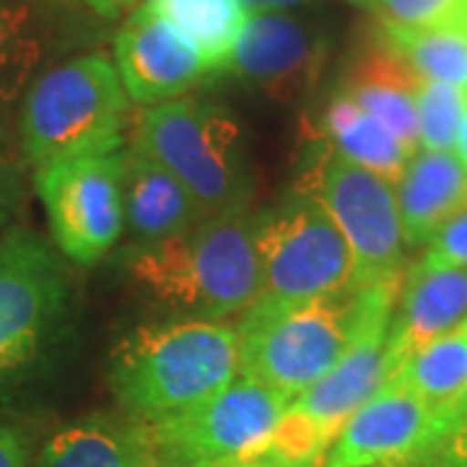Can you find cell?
I'll return each mask as SVG.
<instances>
[{"instance_id": "12", "label": "cell", "mask_w": 467, "mask_h": 467, "mask_svg": "<svg viewBox=\"0 0 467 467\" xmlns=\"http://www.w3.org/2000/svg\"><path fill=\"white\" fill-rule=\"evenodd\" d=\"M436 450L434 408L384 382L348 418L319 467H426Z\"/></svg>"}, {"instance_id": "22", "label": "cell", "mask_w": 467, "mask_h": 467, "mask_svg": "<svg viewBox=\"0 0 467 467\" xmlns=\"http://www.w3.org/2000/svg\"><path fill=\"white\" fill-rule=\"evenodd\" d=\"M467 379V317L413 353L387 382L410 389L436 416L450 405Z\"/></svg>"}, {"instance_id": "27", "label": "cell", "mask_w": 467, "mask_h": 467, "mask_svg": "<svg viewBox=\"0 0 467 467\" xmlns=\"http://www.w3.org/2000/svg\"><path fill=\"white\" fill-rule=\"evenodd\" d=\"M418 267H467V208L444 223L429 250L416 263Z\"/></svg>"}, {"instance_id": "17", "label": "cell", "mask_w": 467, "mask_h": 467, "mask_svg": "<svg viewBox=\"0 0 467 467\" xmlns=\"http://www.w3.org/2000/svg\"><path fill=\"white\" fill-rule=\"evenodd\" d=\"M208 218L169 169L125 146V229L133 247H149Z\"/></svg>"}, {"instance_id": "21", "label": "cell", "mask_w": 467, "mask_h": 467, "mask_svg": "<svg viewBox=\"0 0 467 467\" xmlns=\"http://www.w3.org/2000/svg\"><path fill=\"white\" fill-rule=\"evenodd\" d=\"M143 8L171 24L201 52L211 73H226L252 11L242 0H146Z\"/></svg>"}, {"instance_id": "18", "label": "cell", "mask_w": 467, "mask_h": 467, "mask_svg": "<svg viewBox=\"0 0 467 467\" xmlns=\"http://www.w3.org/2000/svg\"><path fill=\"white\" fill-rule=\"evenodd\" d=\"M395 195L405 244H429L444 223L467 208V171L454 150H418Z\"/></svg>"}, {"instance_id": "32", "label": "cell", "mask_w": 467, "mask_h": 467, "mask_svg": "<svg viewBox=\"0 0 467 467\" xmlns=\"http://www.w3.org/2000/svg\"><path fill=\"white\" fill-rule=\"evenodd\" d=\"M250 11H285V8H296V5H306V3H315V0H242Z\"/></svg>"}, {"instance_id": "20", "label": "cell", "mask_w": 467, "mask_h": 467, "mask_svg": "<svg viewBox=\"0 0 467 467\" xmlns=\"http://www.w3.org/2000/svg\"><path fill=\"white\" fill-rule=\"evenodd\" d=\"M322 138L350 164L374 171L384 182L398 184L408 161L416 156L402 146L379 119L364 112L343 88H337L322 109Z\"/></svg>"}, {"instance_id": "3", "label": "cell", "mask_w": 467, "mask_h": 467, "mask_svg": "<svg viewBox=\"0 0 467 467\" xmlns=\"http://www.w3.org/2000/svg\"><path fill=\"white\" fill-rule=\"evenodd\" d=\"M356 291L315 299L260 294L242 312L239 377L265 384L288 405L335 367L356 319Z\"/></svg>"}, {"instance_id": "11", "label": "cell", "mask_w": 467, "mask_h": 467, "mask_svg": "<svg viewBox=\"0 0 467 467\" xmlns=\"http://www.w3.org/2000/svg\"><path fill=\"white\" fill-rule=\"evenodd\" d=\"M402 275L356 291V319L335 367L288 408L304 416L333 447L348 418L384 384V356Z\"/></svg>"}, {"instance_id": "31", "label": "cell", "mask_w": 467, "mask_h": 467, "mask_svg": "<svg viewBox=\"0 0 467 467\" xmlns=\"http://www.w3.org/2000/svg\"><path fill=\"white\" fill-rule=\"evenodd\" d=\"M426 467H467V423L441 444Z\"/></svg>"}, {"instance_id": "16", "label": "cell", "mask_w": 467, "mask_h": 467, "mask_svg": "<svg viewBox=\"0 0 467 467\" xmlns=\"http://www.w3.org/2000/svg\"><path fill=\"white\" fill-rule=\"evenodd\" d=\"M420 76L374 34V42L350 63L340 88L364 112L379 119L408 150L418 153L416 97Z\"/></svg>"}, {"instance_id": "6", "label": "cell", "mask_w": 467, "mask_h": 467, "mask_svg": "<svg viewBox=\"0 0 467 467\" xmlns=\"http://www.w3.org/2000/svg\"><path fill=\"white\" fill-rule=\"evenodd\" d=\"M288 402L236 377L223 392L180 416L140 420L156 467H234L265 457Z\"/></svg>"}, {"instance_id": "4", "label": "cell", "mask_w": 467, "mask_h": 467, "mask_svg": "<svg viewBox=\"0 0 467 467\" xmlns=\"http://www.w3.org/2000/svg\"><path fill=\"white\" fill-rule=\"evenodd\" d=\"M133 146L169 169L205 216L247 208L252 182L242 128L216 101L180 97L146 107Z\"/></svg>"}, {"instance_id": "8", "label": "cell", "mask_w": 467, "mask_h": 467, "mask_svg": "<svg viewBox=\"0 0 467 467\" xmlns=\"http://www.w3.org/2000/svg\"><path fill=\"white\" fill-rule=\"evenodd\" d=\"M263 294L315 299L353 291V257L333 216L306 192H294L254 218Z\"/></svg>"}, {"instance_id": "26", "label": "cell", "mask_w": 467, "mask_h": 467, "mask_svg": "<svg viewBox=\"0 0 467 467\" xmlns=\"http://www.w3.org/2000/svg\"><path fill=\"white\" fill-rule=\"evenodd\" d=\"M382 18V24L431 29L467 26V0H348Z\"/></svg>"}, {"instance_id": "14", "label": "cell", "mask_w": 467, "mask_h": 467, "mask_svg": "<svg viewBox=\"0 0 467 467\" xmlns=\"http://www.w3.org/2000/svg\"><path fill=\"white\" fill-rule=\"evenodd\" d=\"M115 67L128 97L143 107L180 99L211 76L201 52L143 5L117 34Z\"/></svg>"}, {"instance_id": "30", "label": "cell", "mask_w": 467, "mask_h": 467, "mask_svg": "<svg viewBox=\"0 0 467 467\" xmlns=\"http://www.w3.org/2000/svg\"><path fill=\"white\" fill-rule=\"evenodd\" d=\"M29 447L24 434L14 426L0 423V467H26Z\"/></svg>"}, {"instance_id": "29", "label": "cell", "mask_w": 467, "mask_h": 467, "mask_svg": "<svg viewBox=\"0 0 467 467\" xmlns=\"http://www.w3.org/2000/svg\"><path fill=\"white\" fill-rule=\"evenodd\" d=\"M467 423V379L462 384V389L457 392V398L436 416V447L441 450V444L457 434ZM436 450V451H439Z\"/></svg>"}, {"instance_id": "5", "label": "cell", "mask_w": 467, "mask_h": 467, "mask_svg": "<svg viewBox=\"0 0 467 467\" xmlns=\"http://www.w3.org/2000/svg\"><path fill=\"white\" fill-rule=\"evenodd\" d=\"M130 97L107 55H81L45 70L21 104L18 138L34 169L67 153L119 146Z\"/></svg>"}, {"instance_id": "9", "label": "cell", "mask_w": 467, "mask_h": 467, "mask_svg": "<svg viewBox=\"0 0 467 467\" xmlns=\"http://www.w3.org/2000/svg\"><path fill=\"white\" fill-rule=\"evenodd\" d=\"M299 192L312 195L333 216L353 257V291L402 275V223L395 184L350 164L330 146L301 180Z\"/></svg>"}, {"instance_id": "24", "label": "cell", "mask_w": 467, "mask_h": 467, "mask_svg": "<svg viewBox=\"0 0 467 467\" xmlns=\"http://www.w3.org/2000/svg\"><path fill=\"white\" fill-rule=\"evenodd\" d=\"M45 45L34 11L24 0H0V104L14 107L42 63Z\"/></svg>"}, {"instance_id": "10", "label": "cell", "mask_w": 467, "mask_h": 467, "mask_svg": "<svg viewBox=\"0 0 467 467\" xmlns=\"http://www.w3.org/2000/svg\"><path fill=\"white\" fill-rule=\"evenodd\" d=\"M67 309V275L42 234L8 229L0 236V384L50 348Z\"/></svg>"}, {"instance_id": "7", "label": "cell", "mask_w": 467, "mask_h": 467, "mask_svg": "<svg viewBox=\"0 0 467 467\" xmlns=\"http://www.w3.org/2000/svg\"><path fill=\"white\" fill-rule=\"evenodd\" d=\"M55 247L94 265L125 232V143L67 153L34 169Z\"/></svg>"}, {"instance_id": "33", "label": "cell", "mask_w": 467, "mask_h": 467, "mask_svg": "<svg viewBox=\"0 0 467 467\" xmlns=\"http://www.w3.org/2000/svg\"><path fill=\"white\" fill-rule=\"evenodd\" d=\"M91 5H94V11L101 14L104 18H115L119 14H125V11H130L138 0H88Z\"/></svg>"}, {"instance_id": "36", "label": "cell", "mask_w": 467, "mask_h": 467, "mask_svg": "<svg viewBox=\"0 0 467 467\" xmlns=\"http://www.w3.org/2000/svg\"><path fill=\"white\" fill-rule=\"evenodd\" d=\"M234 467H273V465H267L265 460H254V462H244V465H234Z\"/></svg>"}, {"instance_id": "13", "label": "cell", "mask_w": 467, "mask_h": 467, "mask_svg": "<svg viewBox=\"0 0 467 467\" xmlns=\"http://www.w3.org/2000/svg\"><path fill=\"white\" fill-rule=\"evenodd\" d=\"M327 52L330 39L322 29L284 11H267L250 16L226 70L270 99L288 104L315 88Z\"/></svg>"}, {"instance_id": "2", "label": "cell", "mask_w": 467, "mask_h": 467, "mask_svg": "<svg viewBox=\"0 0 467 467\" xmlns=\"http://www.w3.org/2000/svg\"><path fill=\"white\" fill-rule=\"evenodd\" d=\"M239 377V337L223 319L143 325L112 353V389L128 416L161 420L211 400Z\"/></svg>"}, {"instance_id": "28", "label": "cell", "mask_w": 467, "mask_h": 467, "mask_svg": "<svg viewBox=\"0 0 467 467\" xmlns=\"http://www.w3.org/2000/svg\"><path fill=\"white\" fill-rule=\"evenodd\" d=\"M24 205V174L18 164L8 156V150H0V236L14 229V218Z\"/></svg>"}, {"instance_id": "1", "label": "cell", "mask_w": 467, "mask_h": 467, "mask_svg": "<svg viewBox=\"0 0 467 467\" xmlns=\"http://www.w3.org/2000/svg\"><path fill=\"white\" fill-rule=\"evenodd\" d=\"M133 284L180 317L223 319L263 294V270L247 211L208 216L195 226L128 252Z\"/></svg>"}, {"instance_id": "19", "label": "cell", "mask_w": 467, "mask_h": 467, "mask_svg": "<svg viewBox=\"0 0 467 467\" xmlns=\"http://www.w3.org/2000/svg\"><path fill=\"white\" fill-rule=\"evenodd\" d=\"M34 467H156V462L138 418H88L52 436Z\"/></svg>"}, {"instance_id": "15", "label": "cell", "mask_w": 467, "mask_h": 467, "mask_svg": "<svg viewBox=\"0 0 467 467\" xmlns=\"http://www.w3.org/2000/svg\"><path fill=\"white\" fill-rule=\"evenodd\" d=\"M400 312L392 317L384 382L423 346L467 317V267H410L402 281Z\"/></svg>"}, {"instance_id": "34", "label": "cell", "mask_w": 467, "mask_h": 467, "mask_svg": "<svg viewBox=\"0 0 467 467\" xmlns=\"http://www.w3.org/2000/svg\"><path fill=\"white\" fill-rule=\"evenodd\" d=\"M454 156L460 159V164L467 171V107L465 115H462V122H460V133H457V140H454Z\"/></svg>"}, {"instance_id": "23", "label": "cell", "mask_w": 467, "mask_h": 467, "mask_svg": "<svg viewBox=\"0 0 467 467\" xmlns=\"http://www.w3.org/2000/svg\"><path fill=\"white\" fill-rule=\"evenodd\" d=\"M377 36L426 81L457 86L467 94V26L410 29L379 24Z\"/></svg>"}, {"instance_id": "35", "label": "cell", "mask_w": 467, "mask_h": 467, "mask_svg": "<svg viewBox=\"0 0 467 467\" xmlns=\"http://www.w3.org/2000/svg\"><path fill=\"white\" fill-rule=\"evenodd\" d=\"M11 140V130H8V107L0 104V150H5Z\"/></svg>"}, {"instance_id": "25", "label": "cell", "mask_w": 467, "mask_h": 467, "mask_svg": "<svg viewBox=\"0 0 467 467\" xmlns=\"http://www.w3.org/2000/svg\"><path fill=\"white\" fill-rule=\"evenodd\" d=\"M467 94L457 86L439 81H420L416 97L418 149L454 150L460 122L465 115Z\"/></svg>"}]
</instances>
